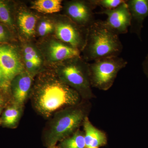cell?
<instances>
[{
	"instance_id": "6da1fadb",
	"label": "cell",
	"mask_w": 148,
	"mask_h": 148,
	"mask_svg": "<svg viewBox=\"0 0 148 148\" xmlns=\"http://www.w3.org/2000/svg\"><path fill=\"white\" fill-rule=\"evenodd\" d=\"M79 92L64 82L56 73L42 72L32 89V100L37 112L49 117L64 107L76 106L80 101Z\"/></svg>"
},
{
	"instance_id": "7a4b0ae2",
	"label": "cell",
	"mask_w": 148,
	"mask_h": 148,
	"mask_svg": "<svg viewBox=\"0 0 148 148\" xmlns=\"http://www.w3.org/2000/svg\"><path fill=\"white\" fill-rule=\"evenodd\" d=\"M123 49L119 35L109 28L105 21L95 20L88 27L86 42L82 51L86 62L118 56Z\"/></svg>"
},
{
	"instance_id": "3957f363",
	"label": "cell",
	"mask_w": 148,
	"mask_h": 148,
	"mask_svg": "<svg viewBox=\"0 0 148 148\" xmlns=\"http://www.w3.org/2000/svg\"><path fill=\"white\" fill-rule=\"evenodd\" d=\"M74 106L62 109L54 114L46 135V145L48 147L55 146L58 142L75 132L83 123L86 117L84 112Z\"/></svg>"
},
{
	"instance_id": "277c9868",
	"label": "cell",
	"mask_w": 148,
	"mask_h": 148,
	"mask_svg": "<svg viewBox=\"0 0 148 148\" xmlns=\"http://www.w3.org/2000/svg\"><path fill=\"white\" fill-rule=\"evenodd\" d=\"M56 73L64 82L79 92L80 95H92L88 70V63L80 56L58 63Z\"/></svg>"
},
{
	"instance_id": "5b68a950",
	"label": "cell",
	"mask_w": 148,
	"mask_h": 148,
	"mask_svg": "<svg viewBox=\"0 0 148 148\" xmlns=\"http://www.w3.org/2000/svg\"><path fill=\"white\" fill-rule=\"evenodd\" d=\"M127 61L119 56L108 57L88 63L91 86L102 90L112 85L118 73L127 65Z\"/></svg>"
},
{
	"instance_id": "8992f818",
	"label": "cell",
	"mask_w": 148,
	"mask_h": 148,
	"mask_svg": "<svg viewBox=\"0 0 148 148\" xmlns=\"http://www.w3.org/2000/svg\"><path fill=\"white\" fill-rule=\"evenodd\" d=\"M56 37L62 42L82 51L86 42L87 28L78 25L69 17H64L56 24Z\"/></svg>"
},
{
	"instance_id": "52a82bcc",
	"label": "cell",
	"mask_w": 148,
	"mask_h": 148,
	"mask_svg": "<svg viewBox=\"0 0 148 148\" xmlns=\"http://www.w3.org/2000/svg\"><path fill=\"white\" fill-rule=\"evenodd\" d=\"M96 7L92 0L73 1L66 5L69 18L78 25L87 28L95 21L93 10Z\"/></svg>"
},
{
	"instance_id": "ba28073f",
	"label": "cell",
	"mask_w": 148,
	"mask_h": 148,
	"mask_svg": "<svg viewBox=\"0 0 148 148\" xmlns=\"http://www.w3.org/2000/svg\"><path fill=\"white\" fill-rule=\"evenodd\" d=\"M126 1L114 9H103L95 13L106 14L107 18L105 21V23L118 35L126 34L131 25V15Z\"/></svg>"
},
{
	"instance_id": "9c48e42d",
	"label": "cell",
	"mask_w": 148,
	"mask_h": 148,
	"mask_svg": "<svg viewBox=\"0 0 148 148\" xmlns=\"http://www.w3.org/2000/svg\"><path fill=\"white\" fill-rule=\"evenodd\" d=\"M0 67L9 82L24 71V66L18 52L8 45H0Z\"/></svg>"
},
{
	"instance_id": "30bf717a",
	"label": "cell",
	"mask_w": 148,
	"mask_h": 148,
	"mask_svg": "<svg viewBox=\"0 0 148 148\" xmlns=\"http://www.w3.org/2000/svg\"><path fill=\"white\" fill-rule=\"evenodd\" d=\"M45 53L48 60L59 63L80 56V51L62 42L51 40L47 44Z\"/></svg>"
},
{
	"instance_id": "8fae6325",
	"label": "cell",
	"mask_w": 148,
	"mask_h": 148,
	"mask_svg": "<svg viewBox=\"0 0 148 148\" xmlns=\"http://www.w3.org/2000/svg\"><path fill=\"white\" fill-rule=\"evenodd\" d=\"M126 3L131 16L130 32L136 34L142 41L143 23L148 16V0H128Z\"/></svg>"
},
{
	"instance_id": "7c38bea8",
	"label": "cell",
	"mask_w": 148,
	"mask_h": 148,
	"mask_svg": "<svg viewBox=\"0 0 148 148\" xmlns=\"http://www.w3.org/2000/svg\"><path fill=\"white\" fill-rule=\"evenodd\" d=\"M33 76L24 71L12 80V94L16 105L22 107L28 98L32 88Z\"/></svg>"
},
{
	"instance_id": "4fadbf2b",
	"label": "cell",
	"mask_w": 148,
	"mask_h": 148,
	"mask_svg": "<svg viewBox=\"0 0 148 148\" xmlns=\"http://www.w3.org/2000/svg\"><path fill=\"white\" fill-rule=\"evenodd\" d=\"M83 123L86 148H98L107 144V138L106 134L93 126L87 116L85 117Z\"/></svg>"
},
{
	"instance_id": "5bb4252c",
	"label": "cell",
	"mask_w": 148,
	"mask_h": 148,
	"mask_svg": "<svg viewBox=\"0 0 148 148\" xmlns=\"http://www.w3.org/2000/svg\"><path fill=\"white\" fill-rule=\"evenodd\" d=\"M37 21L36 16L28 12H21L18 14L19 28L26 36L31 37L34 34Z\"/></svg>"
},
{
	"instance_id": "9a60e30c",
	"label": "cell",
	"mask_w": 148,
	"mask_h": 148,
	"mask_svg": "<svg viewBox=\"0 0 148 148\" xmlns=\"http://www.w3.org/2000/svg\"><path fill=\"white\" fill-rule=\"evenodd\" d=\"M62 7L61 0H37L32 4V8L44 13H56L60 12Z\"/></svg>"
},
{
	"instance_id": "2e32d148",
	"label": "cell",
	"mask_w": 148,
	"mask_h": 148,
	"mask_svg": "<svg viewBox=\"0 0 148 148\" xmlns=\"http://www.w3.org/2000/svg\"><path fill=\"white\" fill-rule=\"evenodd\" d=\"M21 106L15 104L8 107L3 114V124L8 127H13L18 123L21 114Z\"/></svg>"
},
{
	"instance_id": "e0dca14e",
	"label": "cell",
	"mask_w": 148,
	"mask_h": 148,
	"mask_svg": "<svg viewBox=\"0 0 148 148\" xmlns=\"http://www.w3.org/2000/svg\"><path fill=\"white\" fill-rule=\"evenodd\" d=\"M84 134L80 131L61 141L58 148H85Z\"/></svg>"
},
{
	"instance_id": "ac0fdd59",
	"label": "cell",
	"mask_w": 148,
	"mask_h": 148,
	"mask_svg": "<svg viewBox=\"0 0 148 148\" xmlns=\"http://www.w3.org/2000/svg\"><path fill=\"white\" fill-rule=\"evenodd\" d=\"M24 61H33L39 68L42 64L41 56L33 46L27 45L24 47Z\"/></svg>"
},
{
	"instance_id": "d6986e66",
	"label": "cell",
	"mask_w": 148,
	"mask_h": 148,
	"mask_svg": "<svg viewBox=\"0 0 148 148\" xmlns=\"http://www.w3.org/2000/svg\"><path fill=\"white\" fill-rule=\"evenodd\" d=\"M96 7L99 6L104 10H112L126 1L125 0H92Z\"/></svg>"
},
{
	"instance_id": "ffe728a7",
	"label": "cell",
	"mask_w": 148,
	"mask_h": 148,
	"mask_svg": "<svg viewBox=\"0 0 148 148\" xmlns=\"http://www.w3.org/2000/svg\"><path fill=\"white\" fill-rule=\"evenodd\" d=\"M0 20L4 24H12V19L8 8L1 1H0Z\"/></svg>"
},
{
	"instance_id": "44dd1931",
	"label": "cell",
	"mask_w": 148,
	"mask_h": 148,
	"mask_svg": "<svg viewBox=\"0 0 148 148\" xmlns=\"http://www.w3.org/2000/svg\"><path fill=\"white\" fill-rule=\"evenodd\" d=\"M54 29V26L51 22L48 20L41 21L38 27V32L41 36H44L51 33Z\"/></svg>"
},
{
	"instance_id": "7402d4cb",
	"label": "cell",
	"mask_w": 148,
	"mask_h": 148,
	"mask_svg": "<svg viewBox=\"0 0 148 148\" xmlns=\"http://www.w3.org/2000/svg\"><path fill=\"white\" fill-rule=\"evenodd\" d=\"M8 38V34L4 27L0 24V42L5 41Z\"/></svg>"
},
{
	"instance_id": "603a6c76",
	"label": "cell",
	"mask_w": 148,
	"mask_h": 148,
	"mask_svg": "<svg viewBox=\"0 0 148 148\" xmlns=\"http://www.w3.org/2000/svg\"><path fill=\"white\" fill-rule=\"evenodd\" d=\"M143 71L148 77V54L142 63Z\"/></svg>"
},
{
	"instance_id": "cb8c5ba5",
	"label": "cell",
	"mask_w": 148,
	"mask_h": 148,
	"mask_svg": "<svg viewBox=\"0 0 148 148\" xmlns=\"http://www.w3.org/2000/svg\"><path fill=\"white\" fill-rule=\"evenodd\" d=\"M48 148H57L56 147V146H53V147H49Z\"/></svg>"
},
{
	"instance_id": "d4e9b609",
	"label": "cell",
	"mask_w": 148,
	"mask_h": 148,
	"mask_svg": "<svg viewBox=\"0 0 148 148\" xmlns=\"http://www.w3.org/2000/svg\"><path fill=\"white\" fill-rule=\"evenodd\" d=\"M1 105H0V114H1Z\"/></svg>"
},
{
	"instance_id": "484cf974",
	"label": "cell",
	"mask_w": 148,
	"mask_h": 148,
	"mask_svg": "<svg viewBox=\"0 0 148 148\" xmlns=\"http://www.w3.org/2000/svg\"><path fill=\"white\" fill-rule=\"evenodd\" d=\"M86 148H98V147H87Z\"/></svg>"
},
{
	"instance_id": "4316f807",
	"label": "cell",
	"mask_w": 148,
	"mask_h": 148,
	"mask_svg": "<svg viewBox=\"0 0 148 148\" xmlns=\"http://www.w3.org/2000/svg\"><path fill=\"white\" fill-rule=\"evenodd\" d=\"M1 98H0V104H1Z\"/></svg>"
}]
</instances>
